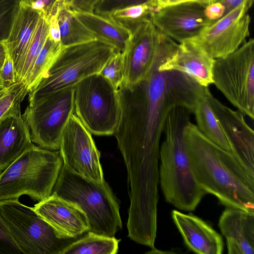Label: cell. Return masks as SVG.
<instances>
[{"label":"cell","mask_w":254,"mask_h":254,"mask_svg":"<svg viewBox=\"0 0 254 254\" xmlns=\"http://www.w3.org/2000/svg\"><path fill=\"white\" fill-rule=\"evenodd\" d=\"M168 60L160 58L144 79L133 84H122L118 90L120 114L114 135L124 159L159 157L169 113L184 107L193 114L203 86L182 72L160 70L159 66Z\"/></svg>","instance_id":"cell-1"},{"label":"cell","mask_w":254,"mask_h":254,"mask_svg":"<svg viewBox=\"0 0 254 254\" xmlns=\"http://www.w3.org/2000/svg\"><path fill=\"white\" fill-rule=\"evenodd\" d=\"M185 134L191 167L201 188L226 207L254 212V175L191 122Z\"/></svg>","instance_id":"cell-2"},{"label":"cell","mask_w":254,"mask_h":254,"mask_svg":"<svg viewBox=\"0 0 254 254\" xmlns=\"http://www.w3.org/2000/svg\"><path fill=\"white\" fill-rule=\"evenodd\" d=\"M192 113L184 107L168 114L159 151V182L166 200L177 208L195 209L206 193L199 186L192 171L185 134Z\"/></svg>","instance_id":"cell-3"},{"label":"cell","mask_w":254,"mask_h":254,"mask_svg":"<svg viewBox=\"0 0 254 254\" xmlns=\"http://www.w3.org/2000/svg\"><path fill=\"white\" fill-rule=\"evenodd\" d=\"M52 193L81 208L87 217L89 231L114 237L122 228L119 202L105 180L88 179L63 164Z\"/></svg>","instance_id":"cell-4"},{"label":"cell","mask_w":254,"mask_h":254,"mask_svg":"<svg viewBox=\"0 0 254 254\" xmlns=\"http://www.w3.org/2000/svg\"><path fill=\"white\" fill-rule=\"evenodd\" d=\"M63 161L59 151L33 143L14 161L0 171V201L28 195L40 201L50 196Z\"/></svg>","instance_id":"cell-5"},{"label":"cell","mask_w":254,"mask_h":254,"mask_svg":"<svg viewBox=\"0 0 254 254\" xmlns=\"http://www.w3.org/2000/svg\"><path fill=\"white\" fill-rule=\"evenodd\" d=\"M116 51L111 45L97 39L64 47L45 76L29 91V102L74 86L84 78L100 73Z\"/></svg>","instance_id":"cell-6"},{"label":"cell","mask_w":254,"mask_h":254,"mask_svg":"<svg viewBox=\"0 0 254 254\" xmlns=\"http://www.w3.org/2000/svg\"><path fill=\"white\" fill-rule=\"evenodd\" d=\"M0 214L22 254H61L84 235L69 237L62 234L18 199L0 201Z\"/></svg>","instance_id":"cell-7"},{"label":"cell","mask_w":254,"mask_h":254,"mask_svg":"<svg viewBox=\"0 0 254 254\" xmlns=\"http://www.w3.org/2000/svg\"><path fill=\"white\" fill-rule=\"evenodd\" d=\"M73 114L91 134L114 135L120 114L118 90L100 73L84 78L74 86Z\"/></svg>","instance_id":"cell-8"},{"label":"cell","mask_w":254,"mask_h":254,"mask_svg":"<svg viewBox=\"0 0 254 254\" xmlns=\"http://www.w3.org/2000/svg\"><path fill=\"white\" fill-rule=\"evenodd\" d=\"M212 81L244 115L254 118V40L246 41L227 56L215 59Z\"/></svg>","instance_id":"cell-9"},{"label":"cell","mask_w":254,"mask_h":254,"mask_svg":"<svg viewBox=\"0 0 254 254\" xmlns=\"http://www.w3.org/2000/svg\"><path fill=\"white\" fill-rule=\"evenodd\" d=\"M74 86L29 102L22 117L29 129L32 143L58 150L67 122L74 112Z\"/></svg>","instance_id":"cell-10"},{"label":"cell","mask_w":254,"mask_h":254,"mask_svg":"<svg viewBox=\"0 0 254 254\" xmlns=\"http://www.w3.org/2000/svg\"><path fill=\"white\" fill-rule=\"evenodd\" d=\"M178 47L179 44L160 31L151 19L141 24L131 33L122 52L124 62L122 84H133L143 80L158 59L173 56Z\"/></svg>","instance_id":"cell-11"},{"label":"cell","mask_w":254,"mask_h":254,"mask_svg":"<svg viewBox=\"0 0 254 254\" xmlns=\"http://www.w3.org/2000/svg\"><path fill=\"white\" fill-rule=\"evenodd\" d=\"M253 1L245 0L192 40L214 59L233 52L250 36L251 17L248 11Z\"/></svg>","instance_id":"cell-12"},{"label":"cell","mask_w":254,"mask_h":254,"mask_svg":"<svg viewBox=\"0 0 254 254\" xmlns=\"http://www.w3.org/2000/svg\"><path fill=\"white\" fill-rule=\"evenodd\" d=\"M92 134L74 114L63 133L59 152L63 164L77 174L92 181L104 180L100 154Z\"/></svg>","instance_id":"cell-13"},{"label":"cell","mask_w":254,"mask_h":254,"mask_svg":"<svg viewBox=\"0 0 254 254\" xmlns=\"http://www.w3.org/2000/svg\"><path fill=\"white\" fill-rule=\"evenodd\" d=\"M204 9L196 2H185L161 8L151 20L160 31L181 43L195 38L214 22L206 18Z\"/></svg>","instance_id":"cell-14"},{"label":"cell","mask_w":254,"mask_h":254,"mask_svg":"<svg viewBox=\"0 0 254 254\" xmlns=\"http://www.w3.org/2000/svg\"><path fill=\"white\" fill-rule=\"evenodd\" d=\"M209 104L231 148V152L254 175V132L245 121L244 115L224 105L207 91Z\"/></svg>","instance_id":"cell-15"},{"label":"cell","mask_w":254,"mask_h":254,"mask_svg":"<svg viewBox=\"0 0 254 254\" xmlns=\"http://www.w3.org/2000/svg\"><path fill=\"white\" fill-rule=\"evenodd\" d=\"M33 208L65 236L77 237L89 231L87 217L81 208L55 193L34 204Z\"/></svg>","instance_id":"cell-16"},{"label":"cell","mask_w":254,"mask_h":254,"mask_svg":"<svg viewBox=\"0 0 254 254\" xmlns=\"http://www.w3.org/2000/svg\"><path fill=\"white\" fill-rule=\"evenodd\" d=\"M172 219L185 244L199 254H221L224 249L222 238L207 223L192 213L177 210L171 212Z\"/></svg>","instance_id":"cell-17"},{"label":"cell","mask_w":254,"mask_h":254,"mask_svg":"<svg viewBox=\"0 0 254 254\" xmlns=\"http://www.w3.org/2000/svg\"><path fill=\"white\" fill-rule=\"evenodd\" d=\"M214 59L192 40L179 44L175 55L159 66L160 70H176L192 79L199 85L213 84L212 67Z\"/></svg>","instance_id":"cell-18"},{"label":"cell","mask_w":254,"mask_h":254,"mask_svg":"<svg viewBox=\"0 0 254 254\" xmlns=\"http://www.w3.org/2000/svg\"><path fill=\"white\" fill-rule=\"evenodd\" d=\"M218 226L225 238L228 254H254V212L226 207Z\"/></svg>","instance_id":"cell-19"},{"label":"cell","mask_w":254,"mask_h":254,"mask_svg":"<svg viewBox=\"0 0 254 254\" xmlns=\"http://www.w3.org/2000/svg\"><path fill=\"white\" fill-rule=\"evenodd\" d=\"M43 13L24 0L14 19L10 33L3 42L13 60L16 81H20L26 55Z\"/></svg>","instance_id":"cell-20"},{"label":"cell","mask_w":254,"mask_h":254,"mask_svg":"<svg viewBox=\"0 0 254 254\" xmlns=\"http://www.w3.org/2000/svg\"><path fill=\"white\" fill-rule=\"evenodd\" d=\"M32 143L27 124L21 112L0 119V171L18 158Z\"/></svg>","instance_id":"cell-21"},{"label":"cell","mask_w":254,"mask_h":254,"mask_svg":"<svg viewBox=\"0 0 254 254\" xmlns=\"http://www.w3.org/2000/svg\"><path fill=\"white\" fill-rule=\"evenodd\" d=\"M72 12L96 39L111 45L117 51L124 52L131 35L130 31L111 18L94 12L72 9Z\"/></svg>","instance_id":"cell-22"},{"label":"cell","mask_w":254,"mask_h":254,"mask_svg":"<svg viewBox=\"0 0 254 254\" xmlns=\"http://www.w3.org/2000/svg\"><path fill=\"white\" fill-rule=\"evenodd\" d=\"M51 13H54L56 15L60 30L61 42L64 47L96 39L94 34L72 13V9L66 0H56Z\"/></svg>","instance_id":"cell-23"},{"label":"cell","mask_w":254,"mask_h":254,"mask_svg":"<svg viewBox=\"0 0 254 254\" xmlns=\"http://www.w3.org/2000/svg\"><path fill=\"white\" fill-rule=\"evenodd\" d=\"M208 87H202L195 100L193 114L199 131L211 141L231 152V148L208 99Z\"/></svg>","instance_id":"cell-24"},{"label":"cell","mask_w":254,"mask_h":254,"mask_svg":"<svg viewBox=\"0 0 254 254\" xmlns=\"http://www.w3.org/2000/svg\"><path fill=\"white\" fill-rule=\"evenodd\" d=\"M121 240L88 231L65 248L61 254H115Z\"/></svg>","instance_id":"cell-25"},{"label":"cell","mask_w":254,"mask_h":254,"mask_svg":"<svg viewBox=\"0 0 254 254\" xmlns=\"http://www.w3.org/2000/svg\"><path fill=\"white\" fill-rule=\"evenodd\" d=\"M64 48L61 42H55L48 35L44 45L26 81L29 91L45 76Z\"/></svg>","instance_id":"cell-26"},{"label":"cell","mask_w":254,"mask_h":254,"mask_svg":"<svg viewBox=\"0 0 254 254\" xmlns=\"http://www.w3.org/2000/svg\"><path fill=\"white\" fill-rule=\"evenodd\" d=\"M156 11L154 0H149L116 10L109 17L132 33L139 25L151 19L153 14Z\"/></svg>","instance_id":"cell-27"},{"label":"cell","mask_w":254,"mask_h":254,"mask_svg":"<svg viewBox=\"0 0 254 254\" xmlns=\"http://www.w3.org/2000/svg\"><path fill=\"white\" fill-rule=\"evenodd\" d=\"M49 22L43 14L28 48L22 68L20 81L26 82L34 64L42 49L49 34Z\"/></svg>","instance_id":"cell-28"},{"label":"cell","mask_w":254,"mask_h":254,"mask_svg":"<svg viewBox=\"0 0 254 254\" xmlns=\"http://www.w3.org/2000/svg\"><path fill=\"white\" fill-rule=\"evenodd\" d=\"M26 82L17 81L0 91V119L21 111V103L29 93Z\"/></svg>","instance_id":"cell-29"},{"label":"cell","mask_w":254,"mask_h":254,"mask_svg":"<svg viewBox=\"0 0 254 254\" xmlns=\"http://www.w3.org/2000/svg\"><path fill=\"white\" fill-rule=\"evenodd\" d=\"M24 0H0V42L5 41Z\"/></svg>","instance_id":"cell-30"},{"label":"cell","mask_w":254,"mask_h":254,"mask_svg":"<svg viewBox=\"0 0 254 254\" xmlns=\"http://www.w3.org/2000/svg\"><path fill=\"white\" fill-rule=\"evenodd\" d=\"M100 73L118 90L124 80L123 53L117 51L107 61Z\"/></svg>","instance_id":"cell-31"},{"label":"cell","mask_w":254,"mask_h":254,"mask_svg":"<svg viewBox=\"0 0 254 254\" xmlns=\"http://www.w3.org/2000/svg\"><path fill=\"white\" fill-rule=\"evenodd\" d=\"M148 0H101L95 5L93 12L109 17L116 10L141 4Z\"/></svg>","instance_id":"cell-32"},{"label":"cell","mask_w":254,"mask_h":254,"mask_svg":"<svg viewBox=\"0 0 254 254\" xmlns=\"http://www.w3.org/2000/svg\"><path fill=\"white\" fill-rule=\"evenodd\" d=\"M0 254H22L0 214Z\"/></svg>","instance_id":"cell-33"},{"label":"cell","mask_w":254,"mask_h":254,"mask_svg":"<svg viewBox=\"0 0 254 254\" xmlns=\"http://www.w3.org/2000/svg\"><path fill=\"white\" fill-rule=\"evenodd\" d=\"M0 77L5 86L17 81L13 62L7 50L5 61L0 69Z\"/></svg>","instance_id":"cell-34"},{"label":"cell","mask_w":254,"mask_h":254,"mask_svg":"<svg viewBox=\"0 0 254 254\" xmlns=\"http://www.w3.org/2000/svg\"><path fill=\"white\" fill-rule=\"evenodd\" d=\"M224 6L219 2H215L204 7V12L207 19L215 21L221 18L225 14Z\"/></svg>","instance_id":"cell-35"},{"label":"cell","mask_w":254,"mask_h":254,"mask_svg":"<svg viewBox=\"0 0 254 254\" xmlns=\"http://www.w3.org/2000/svg\"><path fill=\"white\" fill-rule=\"evenodd\" d=\"M56 0H24L33 8L42 12L48 19Z\"/></svg>","instance_id":"cell-36"},{"label":"cell","mask_w":254,"mask_h":254,"mask_svg":"<svg viewBox=\"0 0 254 254\" xmlns=\"http://www.w3.org/2000/svg\"><path fill=\"white\" fill-rule=\"evenodd\" d=\"M72 9L93 12L97 3L101 0H66Z\"/></svg>","instance_id":"cell-37"},{"label":"cell","mask_w":254,"mask_h":254,"mask_svg":"<svg viewBox=\"0 0 254 254\" xmlns=\"http://www.w3.org/2000/svg\"><path fill=\"white\" fill-rule=\"evenodd\" d=\"M191 1V0H154L157 11L168 6Z\"/></svg>","instance_id":"cell-38"},{"label":"cell","mask_w":254,"mask_h":254,"mask_svg":"<svg viewBox=\"0 0 254 254\" xmlns=\"http://www.w3.org/2000/svg\"><path fill=\"white\" fill-rule=\"evenodd\" d=\"M245 0H217L225 8V14L241 4Z\"/></svg>","instance_id":"cell-39"},{"label":"cell","mask_w":254,"mask_h":254,"mask_svg":"<svg viewBox=\"0 0 254 254\" xmlns=\"http://www.w3.org/2000/svg\"><path fill=\"white\" fill-rule=\"evenodd\" d=\"M6 52V48L3 42H0V69L5 61Z\"/></svg>","instance_id":"cell-40"},{"label":"cell","mask_w":254,"mask_h":254,"mask_svg":"<svg viewBox=\"0 0 254 254\" xmlns=\"http://www.w3.org/2000/svg\"><path fill=\"white\" fill-rule=\"evenodd\" d=\"M217 0H191V1L196 2L204 7L208 5L217 1Z\"/></svg>","instance_id":"cell-41"},{"label":"cell","mask_w":254,"mask_h":254,"mask_svg":"<svg viewBox=\"0 0 254 254\" xmlns=\"http://www.w3.org/2000/svg\"><path fill=\"white\" fill-rule=\"evenodd\" d=\"M5 86H4L0 77V91L3 89Z\"/></svg>","instance_id":"cell-42"}]
</instances>
